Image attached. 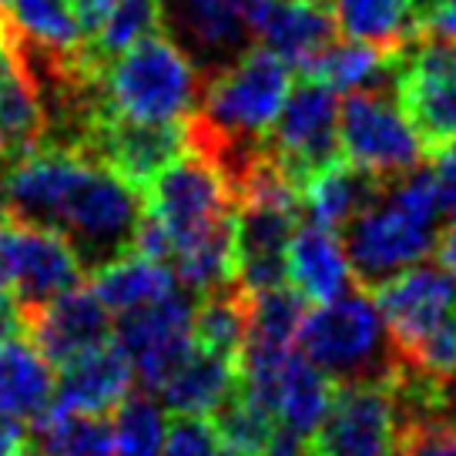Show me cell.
Here are the masks:
<instances>
[{"label":"cell","instance_id":"obj_30","mask_svg":"<svg viewBox=\"0 0 456 456\" xmlns=\"http://www.w3.org/2000/svg\"><path fill=\"white\" fill-rule=\"evenodd\" d=\"M305 313H309V305L289 282L272 285V289H262L256 296H248V336H245V346L292 349L299 342Z\"/></svg>","mask_w":456,"mask_h":456},{"label":"cell","instance_id":"obj_11","mask_svg":"<svg viewBox=\"0 0 456 456\" xmlns=\"http://www.w3.org/2000/svg\"><path fill=\"white\" fill-rule=\"evenodd\" d=\"M195 305L182 292L168 299L121 313L114 322V342L125 349L134 379L158 393V386L195 346Z\"/></svg>","mask_w":456,"mask_h":456},{"label":"cell","instance_id":"obj_25","mask_svg":"<svg viewBox=\"0 0 456 456\" xmlns=\"http://www.w3.org/2000/svg\"><path fill=\"white\" fill-rule=\"evenodd\" d=\"M91 289L98 292V299L111 313L121 315L175 296L178 292V279H175L168 262H158V258L128 248L125 256L111 258V262H104V265L94 269Z\"/></svg>","mask_w":456,"mask_h":456},{"label":"cell","instance_id":"obj_37","mask_svg":"<svg viewBox=\"0 0 456 456\" xmlns=\"http://www.w3.org/2000/svg\"><path fill=\"white\" fill-rule=\"evenodd\" d=\"M436 258H440V269L456 282V222H450L440 232V239H436Z\"/></svg>","mask_w":456,"mask_h":456},{"label":"cell","instance_id":"obj_44","mask_svg":"<svg viewBox=\"0 0 456 456\" xmlns=\"http://www.w3.org/2000/svg\"><path fill=\"white\" fill-rule=\"evenodd\" d=\"M429 4H433V7H436V4H450V0H429Z\"/></svg>","mask_w":456,"mask_h":456},{"label":"cell","instance_id":"obj_28","mask_svg":"<svg viewBox=\"0 0 456 456\" xmlns=\"http://www.w3.org/2000/svg\"><path fill=\"white\" fill-rule=\"evenodd\" d=\"M201 296L205 299L201 305H195V322H191L195 346L239 359L248 336V296L235 282Z\"/></svg>","mask_w":456,"mask_h":456},{"label":"cell","instance_id":"obj_29","mask_svg":"<svg viewBox=\"0 0 456 456\" xmlns=\"http://www.w3.org/2000/svg\"><path fill=\"white\" fill-rule=\"evenodd\" d=\"M44 456H118L114 429L101 413H74L51 403L37 419Z\"/></svg>","mask_w":456,"mask_h":456},{"label":"cell","instance_id":"obj_42","mask_svg":"<svg viewBox=\"0 0 456 456\" xmlns=\"http://www.w3.org/2000/svg\"><path fill=\"white\" fill-rule=\"evenodd\" d=\"M299 4H315V7H322V4H329V0H299Z\"/></svg>","mask_w":456,"mask_h":456},{"label":"cell","instance_id":"obj_3","mask_svg":"<svg viewBox=\"0 0 456 456\" xmlns=\"http://www.w3.org/2000/svg\"><path fill=\"white\" fill-rule=\"evenodd\" d=\"M201 68L168 34H151L98 64V94L108 118L185 125L199 111Z\"/></svg>","mask_w":456,"mask_h":456},{"label":"cell","instance_id":"obj_40","mask_svg":"<svg viewBox=\"0 0 456 456\" xmlns=\"http://www.w3.org/2000/svg\"><path fill=\"white\" fill-rule=\"evenodd\" d=\"M0 44H7V20H4V11H0Z\"/></svg>","mask_w":456,"mask_h":456},{"label":"cell","instance_id":"obj_34","mask_svg":"<svg viewBox=\"0 0 456 456\" xmlns=\"http://www.w3.org/2000/svg\"><path fill=\"white\" fill-rule=\"evenodd\" d=\"M433 178H436L443 218L456 222V142L443 144L440 151H433Z\"/></svg>","mask_w":456,"mask_h":456},{"label":"cell","instance_id":"obj_41","mask_svg":"<svg viewBox=\"0 0 456 456\" xmlns=\"http://www.w3.org/2000/svg\"><path fill=\"white\" fill-rule=\"evenodd\" d=\"M4 57H7V44H0V68H4Z\"/></svg>","mask_w":456,"mask_h":456},{"label":"cell","instance_id":"obj_27","mask_svg":"<svg viewBox=\"0 0 456 456\" xmlns=\"http://www.w3.org/2000/svg\"><path fill=\"white\" fill-rule=\"evenodd\" d=\"M165 30V4L161 0H111L94 20H91V54L94 61L128 51L131 44L144 41Z\"/></svg>","mask_w":456,"mask_h":456},{"label":"cell","instance_id":"obj_19","mask_svg":"<svg viewBox=\"0 0 456 456\" xmlns=\"http://www.w3.org/2000/svg\"><path fill=\"white\" fill-rule=\"evenodd\" d=\"M131 386H134V370H131L128 356L118 342L108 339L61 366L54 406L74 410V413L104 416L128 396Z\"/></svg>","mask_w":456,"mask_h":456},{"label":"cell","instance_id":"obj_26","mask_svg":"<svg viewBox=\"0 0 456 456\" xmlns=\"http://www.w3.org/2000/svg\"><path fill=\"white\" fill-rule=\"evenodd\" d=\"M399 54L403 51H386L376 44L362 41H332L315 57V64L305 71V77H315L332 91H393L396 87Z\"/></svg>","mask_w":456,"mask_h":456},{"label":"cell","instance_id":"obj_4","mask_svg":"<svg viewBox=\"0 0 456 456\" xmlns=\"http://www.w3.org/2000/svg\"><path fill=\"white\" fill-rule=\"evenodd\" d=\"M296 346L336 386L386 383L399 362L379 302L356 289L309 309Z\"/></svg>","mask_w":456,"mask_h":456},{"label":"cell","instance_id":"obj_39","mask_svg":"<svg viewBox=\"0 0 456 456\" xmlns=\"http://www.w3.org/2000/svg\"><path fill=\"white\" fill-rule=\"evenodd\" d=\"M77 4H81V14H85V24L91 28V20H94V17H98L101 11H104V7L111 4V0H77Z\"/></svg>","mask_w":456,"mask_h":456},{"label":"cell","instance_id":"obj_7","mask_svg":"<svg viewBox=\"0 0 456 456\" xmlns=\"http://www.w3.org/2000/svg\"><path fill=\"white\" fill-rule=\"evenodd\" d=\"M85 258L61 232L17 218L0 222V289L30 313L85 279Z\"/></svg>","mask_w":456,"mask_h":456},{"label":"cell","instance_id":"obj_33","mask_svg":"<svg viewBox=\"0 0 456 456\" xmlns=\"http://www.w3.org/2000/svg\"><path fill=\"white\" fill-rule=\"evenodd\" d=\"M161 456H228L218 427L208 416L175 413L165 433V453Z\"/></svg>","mask_w":456,"mask_h":456},{"label":"cell","instance_id":"obj_1","mask_svg":"<svg viewBox=\"0 0 456 456\" xmlns=\"http://www.w3.org/2000/svg\"><path fill=\"white\" fill-rule=\"evenodd\" d=\"M7 218L61 232L81 252L87 269L125 256L144 201L128 178L91 151L37 148L0 175Z\"/></svg>","mask_w":456,"mask_h":456},{"label":"cell","instance_id":"obj_36","mask_svg":"<svg viewBox=\"0 0 456 456\" xmlns=\"http://www.w3.org/2000/svg\"><path fill=\"white\" fill-rule=\"evenodd\" d=\"M24 332V309L14 302V296L7 289H0V339Z\"/></svg>","mask_w":456,"mask_h":456},{"label":"cell","instance_id":"obj_16","mask_svg":"<svg viewBox=\"0 0 456 456\" xmlns=\"http://www.w3.org/2000/svg\"><path fill=\"white\" fill-rule=\"evenodd\" d=\"M188 148L185 125H144L128 118H101L91 138V155L111 165L134 188H144L168 161Z\"/></svg>","mask_w":456,"mask_h":456},{"label":"cell","instance_id":"obj_43","mask_svg":"<svg viewBox=\"0 0 456 456\" xmlns=\"http://www.w3.org/2000/svg\"><path fill=\"white\" fill-rule=\"evenodd\" d=\"M4 218H7V212H4V201H0V222H4Z\"/></svg>","mask_w":456,"mask_h":456},{"label":"cell","instance_id":"obj_35","mask_svg":"<svg viewBox=\"0 0 456 456\" xmlns=\"http://www.w3.org/2000/svg\"><path fill=\"white\" fill-rule=\"evenodd\" d=\"M28 450V423L0 406V456H20Z\"/></svg>","mask_w":456,"mask_h":456},{"label":"cell","instance_id":"obj_20","mask_svg":"<svg viewBox=\"0 0 456 456\" xmlns=\"http://www.w3.org/2000/svg\"><path fill=\"white\" fill-rule=\"evenodd\" d=\"M429 14V0H332V20L346 37L386 51H403L427 34Z\"/></svg>","mask_w":456,"mask_h":456},{"label":"cell","instance_id":"obj_31","mask_svg":"<svg viewBox=\"0 0 456 456\" xmlns=\"http://www.w3.org/2000/svg\"><path fill=\"white\" fill-rule=\"evenodd\" d=\"M111 429L118 456H161L165 453V433H168L165 403H158L151 396V389L128 393L114 406Z\"/></svg>","mask_w":456,"mask_h":456},{"label":"cell","instance_id":"obj_18","mask_svg":"<svg viewBox=\"0 0 456 456\" xmlns=\"http://www.w3.org/2000/svg\"><path fill=\"white\" fill-rule=\"evenodd\" d=\"M329 11L299 0H252V37L279 54L292 71H309L315 57L336 41Z\"/></svg>","mask_w":456,"mask_h":456},{"label":"cell","instance_id":"obj_6","mask_svg":"<svg viewBox=\"0 0 456 456\" xmlns=\"http://www.w3.org/2000/svg\"><path fill=\"white\" fill-rule=\"evenodd\" d=\"M144 215L168 228L171 245L235 218V188L225 171L195 148L168 161L144 185ZM171 258V256H168Z\"/></svg>","mask_w":456,"mask_h":456},{"label":"cell","instance_id":"obj_8","mask_svg":"<svg viewBox=\"0 0 456 456\" xmlns=\"http://www.w3.org/2000/svg\"><path fill=\"white\" fill-rule=\"evenodd\" d=\"M396 101L410 114L427 151L456 142V41L443 34H419L403 47L396 71Z\"/></svg>","mask_w":456,"mask_h":456},{"label":"cell","instance_id":"obj_45","mask_svg":"<svg viewBox=\"0 0 456 456\" xmlns=\"http://www.w3.org/2000/svg\"><path fill=\"white\" fill-rule=\"evenodd\" d=\"M20 456H44V453H30V450H24V453H20Z\"/></svg>","mask_w":456,"mask_h":456},{"label":"cell","instance_id":"obj_5","mask_svg":"<svg viewBox=\"0 0 456 456\" xmlns=\"http://www.w3.org/2000/svg\"><path fill=\"white\" fill-rule=\"evenodd\" d=\"M339 155L389 182L419 168L429 151L396 91H353L339 104Z\"/></svg>","mask_w":456,"mask_h":456},{"label":"cell","instance_id":"obj_13","mask_svg":"<svg viewBox=\"0 0 456 456\" xmlns=\"http://www.w3.org/2000/svg\"><path fill=\"white\" fill-rule=\"evenodd\" d=\"M168 37L212 74L256 41L252 0H161Z\"/></svg>","mask_w":456,"mask_h":456},{"label":"cell","instance_id":"obj_32","mask_svg":"<svg viewBox=\"0 0 456 456\" xmlns=\"http://www.w3.org/2000/svg\"><path fill=\"white\" fill-rule=\"evenodd\" d=\"M215 427L228 456H269V446L279 433L275 416L265 406H258L256 399L245 396L239 386L215 410Z\"/></svg>","mask_w":456,"mask_h":456},{"label":"cell","instance_id":"obj_2","mask_svg":"<svg viewBox=\"0 0 456 456\" xmlns=\"http://www.w3.org/2000/svg\"><path fill=\"white\" fill-rule=\"evenodd\" d=\"M440 195L429 165L389 178L379 199L346 225V252L356 282L379 289L399 272L413 269L436 252L440 239Z\"/></svg>","mask_w":456,"mask_h":456},{"label":"cell","instance_id":"obj_9","mask_svg":"<svg viewBox=\"0 0 456 456\" xmlns=\"http://www.w3.org/2000/svg\"><path fill=\"white\" fill-rule=\"evenodd\" d=\"M265 151L272 161L296 182L326 168L339 158V98L336 91L315 77H305L289 91L282 111L265 138Z\"/></svg>","mask_w":456,"mask_h":456},{"label":"cell","instance_id":"obj_22","mask_svg":"<svg viewBox=\"0 0 456 456\" xmlns=\"http://www.w3.org/2000/svg\"><path fill=\"white\" fill-rule=\"evenodd\" d=\"M383 178L353 165L349 158H332L326 168L305 178L302 185V208L313 222L329 228H346L362 208H370L383 191Z\"/></svg>","mask_w":456,"mask_h":456},{"label":"cell","instance_id":"obj_38","mask_svg":"<svg viewBox=\"0 0 456 456\" xmlns=\"http://www.w3.org/2000/svg\"><path fill=\"white\" fill-rule=\"evenodd\" d=\"M427 30L443 34V37H453L456 41V0H450V4H436V7H433Z\"/></svg>","mask_w":456,"mask_h":456},{"label":"cell","instance_id":"obj_15","mask_svg":"<svg viewBox=\"0 0 456 456\" xmlns=\"http://www.w3.org/2000/svg\"><path fill=\"white\" fill-rule=\"evenodd\" d=\"M7 44L57 64L94 61L91 34L77 0H4ZM101 64V61H98Z\"/></svg>","mask_w":456,"mask_h":456},{"label":"cell","instance_id":"obj_24","mask_svg":"<svg viewBox=\"0 0 456 456\" xmlns=\"http://www.w3.org/2000/svg\"><path fill=\"white\" fill-rule=\"evenodd\" d=\"M47 134V111H44L41 91L34 85L30 71L20 57L7 47L4 68H0V161L37 151Z\"/></svg>","mask_w":456,"mask_h":456},{"label":"cell","instance_id":"obj_10","mask_svg":"<svg viewBox=\"0 0 456 456\" xmlns=\"http://www.w3.org/2000/svg\"><path fill=\"white\" fill-rule=\"evenodd\" d=\"M399 413L386 383L336 386L329 413L309 436L313 456H396Z\"/></svg>","mask_w":456,"mask_h":456},{"label":"cell","instance_id":"obj_17","mask_svg":"<svg viewBox=\"0 0 456 456\" xmlns=\"http://www.w3.org/2000/svg\"><path fill=\"white\" fill-rule=\"evenodd\" d=\"M285 282L305 302L339 299L356 289V272L339 232L319 222H299L285 248Z\"/></svg>","mask_w":456,"mask_h":456},{"label":"cell","instance_id":"obj_14","mask_svg":"<svg viewBox=\"0 0 456 456\" xmlns=\"http://www.w3.org/2000/svg\"><path fill=\"white\" fill-rule=\"evenodd\" d=\"M111 315L114 313L98 299L94 289L74 285L51 302L24 313V332L54 366H64L74 356L114 339Z\"/></svg>","mask_w":456,"mask_h":456},{"label":"cell","instance_id":"obj_21","mask_svg":"<svg viewBox=\"0 0 456 456\" xmlns=\"http://www.w3.org/2000/svg\"><path fill=\"white\" fill-rule=\"evenodd\" d=\"M235 386H239V359L191 346V353L158 386V396L171 413L212 416L235 393Z\"/></svg>","mask_w":456,"mask_h":456},{"label":"cell","instance_id":"obj_12","mask_svg":"<svg viewBox=\"0 0 456 456\" xmlns=\"http://www.w3.org/2000/svg\"><path fill=\"white\" fill-rule=\"evenodd\" d=\"M376 302H379L396 356H406L429 332H436L456 315V282L440 265L419 262L379 285Z\"/></svg>","mask_w":456,"mask_h":456},{"label":"cell","instance_id":"obj_23","mask_svg":"<svg viewBox=\"0 0 456 456\" xmlns=\"http://www.w3.org/2000/svg\"><path fill=\"white\" fill-rule=\"evenodd\" d=\"M54 362L34 346L28 332L0 339V406L37 423L54 403Z\"/></svg>","mask_w":456,"mask_h":456}]
</instances>
